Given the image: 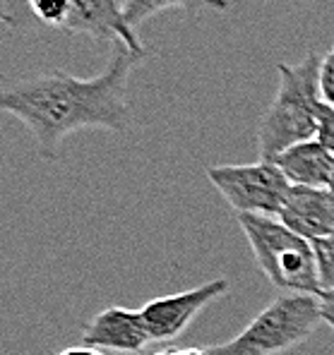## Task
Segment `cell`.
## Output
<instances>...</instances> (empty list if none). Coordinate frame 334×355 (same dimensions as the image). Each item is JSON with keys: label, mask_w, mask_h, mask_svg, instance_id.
Listing matches in <instances>:
<instances>
[{"label": "cell", "mask_w": 334, "mask_h": 355, "mask_svg": "<svg viewBox=\"0 0 334 355\" xmlns=\"http://www.w3.org/2000/svg\"><path fill=\"white\" fill-rule=\"evenodd\" d=\"M140 60L142 55L118 44L113 46L108 65L87 80L58 70L10 82L0 94V108L27 125L39 156L56 161L62 139L77 130H130L133 111L128 103V82Z\"/></svg>", "instance_id": "cell-1"}, {"label": "cell", "mask_w": 334, "mask_h": 355, "mask_svg": "<svg viewBox=\"0 0 334 355\" xmlns=\"http://www.w3.org/2000/svg\"><path fill=\"white\" fill-rule=\"evenodd\" d=\"M279 89L258 125V154L274 161L281 151L317 139L320 106L325 101L320 85L322 58L310 51L301 62H279Z\"/></svg>", "instance_id": "cell-2"}, {"label": "cell", "mask_w": 334, "mask_h": 355, "mask_svg": "<svg viewBox=\"0 0 334 355\" xmlns=\"http://www.w3.org/2000/svg\"><path fill=\"white\" fill-rule=\"evenodd\" d=\"M238 226L248 238L255 262L269 284L286 295H320V276L312 243L294 233L279 216L238 214Z\"/></svg>", "instance_id": "cell-3"}, {"label": "cell", "mask_w": 334, "mask_h": 355, "mask_svg": "<svg viewBox=\"0 0 334 355\" xmlns=\"http://www.w3.org/2000/svg\"><path fill=\"white\" fill-rule=\"evenodd\" d=\"M320 322L317 295H279L236 338L207 351L210 355H281L303 343Z\"/></svg>", "instance_id": "cell-4"}, {"label": "cell", "mask_w": 334, "mask_h": 355, "mask_svg": "<svg viewBox=\"0 0 334 355\" xmlns=\"http://www.w3.org/2000/svg\"><path fill=\"white\" fill-rule=\"evenodd\" d=\"M207 178L222 192L224 200L236 209V214H260V216H279L294 187L274 161L262 159L253 164L210 166Z\"/></svg>", "instance_id": "cell-5"}, {"label": "cell", "mask_w": 334, "mask_h": 355, "mask_svg": "<svg viewBox=\"0 0 334 355\" xmlns=\"http://www.w3.org/2000/svg\"><path fill=\"white\" fill-rule=\"evenodd\" d=\"M228 288H231L228 279L219 276V279L207 281V284L197 286V288L149 300L140 312H142V320H144V324H147V331H149V336H152V341H174V338H178L181 334L190 327V322L195 320L210 302L226 295Z\"/></svg>", "instance_id": "cell-6"}, {"label": "cell", "mask_w": 334, "mask_h": 355, "mask_svg": "<svg viewBox=\"0 0 334 355\" xmlns=\"http://www.w3.org/2000/svg\"><path fill=\"white\" fill-rule=\"evenodd\" d=\"M65 34H87L101 44H123L133 53L147 58L149 51L140 34L125 22L123 0H72V12L65 24Z\"/></svg>", "instance_id": "cell-7"}, {"label": "cell", "mask_w": 334, "mask_h": 355, "mask_svg": "<svg viewBox=\"0 0 334 355\" xmlns=\"http://www.w3.org/2000/svg\"><path fill=\"white\" fill-rule=\"evenodd\" d=\"M152 341L147 324L140 310L128 307H108L82 331V346L99 348V351H116L128 355H140Z\"/></svg>", "instance_id": "cell-8"}, {"label": "cell", "mask_w": 334, "mask_h": 355, "mask_svg": "<svg viewBox=\"0 0 334 355\" xmlns=\"http://www.w3.org/2000/svg\"><path fill=\"white\" fill-rule=\"evenodd\" d=\"M279 218L306 240H320L334 233V195L327 187L294 185Z\"/></svg>", "instance_id": "cell-9"}, {"label": "cell", "mask_w": 334, "mask_h": 355, "mask_svg": "<svg viewBox=\"0 0 334 355\" xmlns=\"http://www.w3.org/2000/svg\"><path fill=\"white\" fill-rule=\"evenodd\" d=\"M274 164L289 178L291 185L301 187H330L334 175V156L317 139L281 151Z\"/></svg>", "instance_id": "cell-10"}, {"label": "cell", "mask_w": 334, "mask_h": 355, "mask_svg": "<svg viewBox=\"0 0 334 355\" xmlns=\"http://www.w3.org/2000/svg\"><path fill=\"white\" fill-rule=\"evenodd\" d=\"M171 8H183L187 10V15H197L205 8L224 12V10L231 8V3L228 0H123V17L130 27L137 31L149 17Z\"/></svg>", "instance_id": "cell-11"}, {"label": "cell", "mask_w": 334, "mask_h": 355, "mask_svg": "<svg viewBox=\"0 0 334 355\" xmlns=\"http://www.w3.org/2000/svg\"><path fill=\"white\" fill-rule=\"evenodd\" d=\"M29 10L41 24H49L56 29H65L72 12V0H27Z\"/></svg>", "instance_id": "cell-12"}, {"label": "cell", "mask_w": 334, "mask_h": 355, "mask_svg": "<svg viewBox=\"0 0 334 355\" xmlns=\"http://www.w3.org/2000/svg\"><path fill=\"white\" fill-rule=\"evenodd\" d=\"M312 250H315L320 288L334 291V233H330L327 238L312 240Z\"/></svg>", "instance_id": "cell-13"}, {"label": "cell", "mask_w": 334, "mask_h": 355, "mask_svg": "<svg viewBox=\"0 0 334 355\" xmlns=\"http://www.w3.org/2000/svg\"><path fill=\"white\" fill-rule=\"evenodd\" d=\"M317 142L334 156V106L322 101L320 106V128H317Z\"/></svg>", "instance_id": "cell-14"}, {"label": "cell", "mask_w": 334, "mask_h": 355, "mask_svg": "<svg viewBox=\"0 0 334 355\" xmlns=\"http://www.w3.org/2000/svg\"><path fill=\"white\" fill-rule=\"evenodd\" d=\"M320 85H322V96H325V101L334 106V46L327 51L325 58H322Z\"/></svg>", "instance_id": "cell-15"}, {"label": "cell", "mask_w": 334, "mask_h": 355, "mask_svg": "<svg viewBox=\"0 0 334 355\" xmlns=\"http://www.w3.org/2000/svg\"><path fill=\"white\" fill-rule=\"evenodd\" d=\"M320 315L327 327L334 329V291H322L320 295Z\"/></svg>", "instance_id": "cell-16"}, {"label": "cell", "mask_w": 334, "mask_h": 355, "mask_svg": "<svg viewBox=\"0 0 334 355\" xmlns=\"http://www.w3.org/2000/svg\"><path fill=\"white\" fill-rule=\"evenodd\" d=\"M152 355H210V351H202V348H166V351Z\"/></svg>", "instance_id": "cell-17"}, {"label": "cell", "mask_w": 334, "mask_h": 355, "mask_svg": "<svg viewBox=\"0 0 334 355\" xmlns=\"http://www.w3.org/2000/svg\"><path fill=\"white\" fill-rule=\"evenodd\" d=\"M58 355H106L103 351H99V348H90V346H72V348H65V351H60Z\"/></svg>", "instance_id": "cell-18"}, {"label": "cell", "mask_w": 334, "mask_h": 355, "mask_svg": "<svg viewBox=\"0 0 334 355\" xmlns=\"http://www.w3.org/2000/svg\"><path fill=\"white\" fill-rule=\"evenodd\" d=\"M327 190H330L332 195H334V175H332V182H330V187H327Z\"/></svg>", "instance_id": "cell-19"}]
</instances>
